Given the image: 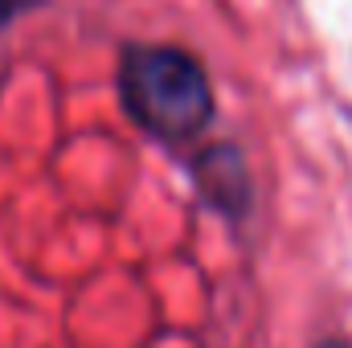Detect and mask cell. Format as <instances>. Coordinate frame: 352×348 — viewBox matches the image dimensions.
Masks as SVG:
<instances>
[{"label": "cell", "instance_id": "cell-1", "mask_svg": "<svg viewBox=\"0 0 352 348\" xmlns=\"http://www.w3.org/2000/svg\"><path fill=\"white\" fill-rule=\"evenodd\" d=\"M123 115L156 144H192L217 119V94L205 62L173 41H123L115 66Z\"/></svg>", "mask_w": 352, "mask_h": 348}, {"label": "cell", "instance_id": "cell-4", "mask_svg": "<svg viewBox=\"0 0 352 348\" xmlns=\"http://www.w3.org/2000/svg\"><path fill=\"white\" fill-rule=\"evenodd\" d=\"M316 348H352L349 340H340V336H332V340H320Z\"/></svg>", "mask_w": 352, "mask_h": 348}, {"label": "cell", "instance_id": "cell-2", "mask_svg": "<svg viewBox=\"0 0 352 348\" xmlns=\"http://www.w3.org/2000/svg\"><path fill=\"white\" fill-rule=\"evenodd\" d=\"M188 176H192L201 205L213 209L217 217L242 226L254 213V176L246 164V152L234 140H213L197 148L188 160Z\"/></svg>", "mask_w": 352, "mask_h": 348}, {"label": "cell", "instance_id": "cell-3", "mask_svg": "<svg viewBox=\"0 0 352 348\" xmlns=\"http://www.w3.org/2000/svg\"><path fill=\"white\" fill-rule=\"evenodd\" d=\"M37 8H50V0H0V33H4L8 25H16L21 17L37 12Z\"/></svg>", "mask_w": 352, "mask_h": 348}]
</instances>
